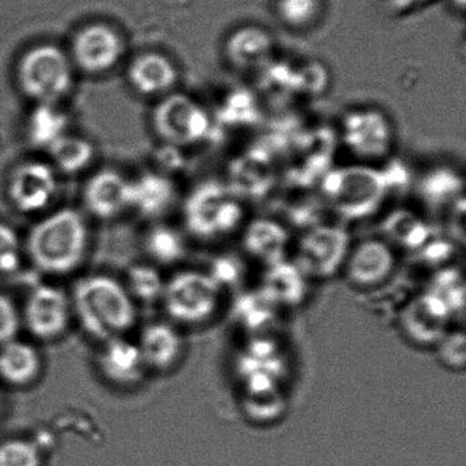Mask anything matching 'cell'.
Returning a JSON list of instances; mask_svg holds the SVG:
<instances>
[{
  "label": "cell",
  "mask_w": 466,
  "mask_h": 466,
  "mask_svg": "<svg viewBox=\"0 0 466 466\" xmlns=\"http://www.w3.org/2000/svg\"><path fill=\"white\" fill-rule=\"evenodd\" d=\"M70 301L84 331L103 343L124 337L137 319L135 299L127 286L108 275H89L78 280Z\"/></svg>",
  "instance_id": "obj_1"
},
{
  "label": "cell",
  "mask_w": 466,
  "mask_h": 466,
  "mask_svg": "<svg viewBox=\"0 0 466 466\" xmlns=\"http://www.w3.org/2000/svg\"><path fill=\"white\" fill-rule=\"evenodd\" d=\"M89 231L80 212L59 209L37 222L26 238V255L40 271L66 275L80 267L88 249Z\"/></svg>",
  "instance_id": "obj_2"
},
{
  "label": "cell",
  "mask_w": 466,
  "mask_h": 466,
  "mask_svg": "<svg viewBox=\"0 0 466 466\" xmlns=\"http://www.w3.org/2000/svg\"><path fill=\"white\" fill-rule=\"evenodd\" d=\"M390 193L386 173L357 165L327 171L321 195L329 208L346 220H360L378 211Z\"/></svg>",
  "instance_id": "obj_3"
},
{
  "label": "cell",
  "mask_w": 466,
  "mask_h": 466,
  "mask_svg": "<svg viewBox=\"0 0 466 466\" xmlns=\"http://www.w3.org/2000/svg\"><path fill=\"white\" fill-rule=\"evenodd\" d=\"M17 80L21 91L29 99L58 105L72 91L75 65L58 46L43 43L21 56Z\"/></svg>",
  "instance_id": "obj_4"
},
{
  "label": "cell",
  "mask_w": 466,
  "mask_h": 466,
  "mask_svg": "<svg viewBox=\"0 0 466 466\" xmlns=\"http://www.w3.org/2000/svg\"><path fill=\"white\" fill-rule=\"evenodd\" d=\"M185 223L201 238L225 236L238 228L244 209L226 185L208 181L198 185L185 201Z\"/></svg>",
  "instance_id": "obj_5"
},
{
  "label": "cell",
  "mask_w": 466,
  "mask_h": 466,
  "mask_svg": "<svg viewBox=\"0 0 466 466\" xmlns=\"http://www.w3.org/2000/svg\"><path fill=\"white\" fill-rule=\"evenodd\" d=\"M152 125L163 141L176 147L203 143L212 129L208 111L184 94L163 96L152 113Z\"/></svg>",
  "instance_id": "obj_6"
},
{
  "label": "cell",
  "mask_w": 466,
  "mask_h": 466,
  "mask_svg": "<svg viewBox=\"0 0 466 466\" xmlns=\"http://www.w3.org/2000/svg\"><path fill=\"white\" fill-rule=\"evenodd\" d=\"M222 289L207 272L182 271L165 283L166 312L181 323H201L214 315Z\"/></svg>",
  "instance_id": "obj_7"
},
{
  "label": "cell",
  "mask_w": 466,
  "mask_h": 466,
  "mask_svg": "<svg viewBox=\"0 0 466 466\" xmlns=\"http://www.w3.org/2000/svg\"><path fill=\"white\" fill-rule=\"evenodd\" d=\"M349 234L334 225L313 226L304 230L297 244L296 266L307 278L326 279L337 274L349 253Z\"/></svg>",
  "instance_id": "obj_8"
},
{
  "label": "cell",
  "mask_w": 466,
  "mask_h": 466,
  "mask_svg": "<svg viewBox=\"0 0 466 466\" xmlns=\"http://www.w3.org/2000/svg\"><path fill=\"white\" fill-rule=\"evenodd\" d=\"M342 141L346 148L364 160L386 157L394 143L389 116L373 107L349 111L342 119Z\"/></svg>",
  "instance_id": "obj_9"
},
{
  "label": "cell",
  "mask_w": 466,
  "mask_h": 466,
  "mask_svg": "<svg viewBox=\"0 0 466 466\" xmlns=\"http://www.w3.org/2000/svg\"><path fill=\"white\" fill-rule=\"evenodd\" d=\"M58 187V174L53 165L29 160L15 168L9 178L7 193L17 211L37 214L53 203Z\"/></svg>",
  "instance_id": "obj_10"
},
{
  "label": "cell",
  "mask_w": 466,
  "mask_h": 466,
  "mask_svg": "<svg viewBox=\"0 0 466 466\" xmlns=\"http://www.w3.org/2000/svg\"><path fill=\"white\" fill-rule=\"evenodd\" d=\"M72 313L70 297L62 289L39 285L26 299L24 323L37 339L54 340L66 332Z\"/></svg>",
  "instance_id": "obj_11"
},
{
  "label": "cell",
  "mask_w": 466,
  "mask_h": 466,
  "mask_svg": "<svg viewBox=\"0 0 466 466\" xmlns=\"http://www.w3.org/2000/svg\"><path fill=\"white\" fill-rule=\"evenodd\" d=\"M124 53V39L116 29L106 24H92L76 35L70 58L84 72L103 75L119 64Z\"/></svg>",
  "instance_id": "obj_12"
},
{
  "label": "cell",
  "mask_w": 466,
  "mask_h": 466,
  "mask_svg": "<svg viewBox=\"0 0 466 466\" xmlns=\"http://www.w3.org/2000/svg\"><path fill=\"white\" fill-rule=\"evenodd\" d=\"M454 318L450 308L432 291L414 297L400 312V327L417 345H436L449 332Z\"/></svg>",
  "instance_id": "obj_13"
},
{
  "label": "cell",
  "mask_w": 466,
  "mask_h": 466,
  "mask_svg": "<svg viewBox=\"0 0 466 466\" xmlns=\"http://www.w3.org/2000/svg\"><path fill=\"white\" fill-rule=\"evenodd\" d=\"M394 250L386 239L370 238L349 250L346 258V278L357 288L381 285L395 268Z\"/></svg>",
  "instance_id": "obj_14"
},
{
  "label": "cell",
  "mask_w": 466,
  "mask_h": 466,
  "mask_svg": "<svg viewBox=\"0 0 466 466\" xmlns=\"http://www.w3.org/2000/svg\"><path fill=\"white\" fill-rule=\"evenodd\" d=\"M274 51V36L267 29L245 25L228 35L223 53L234 69L250 72L268 65Z\"/></svg>",
  "instance_id": "obj_15"
},
{
  "label": "cell",
  "mask_w": 466,
  "mask_h": 466,
  "mask_svg": "<svg viewBox=\"0 0 466 466\" xmlns=\"http://www.w3.org/2000/svg\"><path fill=\"white\" fill-rule=\"evenodd\" d=\"M86 208L99 219H114L130 207V181L116 170H102L86 182Z\"/></svg>",
  "instance_id": "obj_16"
},
{
  "label": "cell",
  "mask_w": 466,
  "mask_h": 466,
  "mask_svg": "<svg viewBox=\"0 0 466 466\" xmlns=\"http://www.w3.org/2000/svg\"><path fill=\"white\" fill-rule=\"evenodd\" d=\"M127 78L137 94L163 97L171 94L178 83L179 73L176 64L165 54L143 53L133 59Z\"/></svg>",
  "instance_id": "obj_17"
},
{
  "label": "cell",
  "mask_w": 466,
  "mask_h": 466,
  "mask_svg": "<svg viewBox=\"0 0 466 466\" xmlns=\"http://www.w3.org/2000/svg\"><path fill=\"white\" fill-rule=\"evenodd\" d=\"M100 373L116 386H135L143 380L147 368L137 343L124 337L114 338L103 345L97 357Z\"/></svg>",
  "instance_id": "obj_18"
},
{
  "label": "cell",
  "mask_w": 466,
  "mask_h": 466,
  "mask_svg": "<svg viewBox=\"0 0 466 466\" xmlns=\"http://www.w3.org/2000/svg\"><path fill=\"white\" fill-rule=\"evenodd\" d=\"M242 244L250 258L264 266H274L286 260L289 233L277 220L260 218L248 225Z\"/></svg>",
  "instance_id": "obj_19"
},
{
  "label": "cell",
  "mask_w": 466,
  "mask_h": 466,
  "mask_svg": "<svg viewBox=\"0 0 466 466\" xmlns=\"http://www.w3.org/2000/svg\"><path fill=\"white\" fill-rule=\"evenodd\" d=\"M274 182L272 163L261 154H249L234 162L230 182L226 187L238 198H260L269 192Z\"/></svg>",
  "instance_id": "obj_20"
},
{
  "label": "cell",
  "mask_w": 466,
  "mask_h": 466,
  "mask_svg": "<svg viewBox=\"0 0 466 466\" xmlns=\"http://www.w3.org/2000/svg\"><path fill=\"white\" fill-rule=\"evenodd\" d=\"M137 346L147 368L167 370L181 356L182 338L168 324L152 323L144 327Z\"/></svg>",
  "instance_id": "obj_21"
},
{
  "label": "cell",
  "mask_w": 466,
  "mask_h": 466,
  "mask_svg": "<svg viewBox=\"0 0 466 466\" xmlns=\"http://www.w3.org/2000/svg\"><path fill=\"white\" fill-rule=\"evenodd\" d=\"M42 359L31 343L13 339L0 346V379L10 386L25 387L39 378Z\"/></svg>",
  "instance_id": "obj_22"
},
{
  "label": "cell",
  "mask_w": 466,
  "mask_h": 466,
  "mask_svg": "<svg viewBox=\"0 0 466 466\" xmlns=\"http://www.w3.org/2000/svg\"><path fill=\"white\" fill-rule=\"evenodd\" d=\"M176 192L170 179L162 174L146 173L130 181V207L146 218L165 214L173 204Z\"/></svg>",
  "instance_id": "obj_23"
},
{
  "label": "cell",
  "mask_w": 466,
  "mask_h": 466,
  "mask_svg": "<svg viewBox=\"0 0 466 466\" xmlns=\"http://www.w3.org/2000/svg\"><path fill=\"white\" fill-rule=\"evenodd\" d=\"M260 291L277 307H294L307 293V277L296 263L283 260L267 267Z\"/></svg>",
  "instance_id": "obj_24"
},
{
  "label": "cell",
  "mask_w": 466,
  "mask_h": 466,
  "mask_svg": "<svg viewBox=\"0 0 466 466\" xmlns=\"http://www.w3.org/2000/svg\"><path fill=\"white\" fill-rule=\"evenodd\" d=\"M380 228L387 242L413 253L433 236L432 228L409 209H397L387 215Z\"/></svg>",
  "instance_id": "obj_25"
},
{
  "label": "cell",
  "mask_w": 466,
  "mask_h": 466,
  "mask_svg": "<svg viewBox=\"0 0 466 466\" xmlns=\"http://www.w3.org/2000/svg\"><path fill=\"white\" fill-rule=\"evenodd\" d=\"M69 118L53 103H37L26 122L29 143L37 148L50 149L56 141L67 135Z\"/></svg>",
  "instance_id": "obj_26"
},
{
  "label": "cell",
  "mask_w": 466,
  "mask_h": 466,
  "mask_svg": "<svg viewBox=\"0 0 466 466\" xmlns=\"http://www.w3.org/2000/svg\"><path fill=\"white\" fill-rule=\"evenodd\" d=\"M420 196L422 201L432 209L452 207L463 198V181L457 173L449 168H436L420 182Z\"/></svg>",
  "instance_id": "obj_27"
},
{
  "label": "cell",
  "mask_w": 466,
  "mask_h": 466,
  "mask_svg": "<svg viewBox=\"0 0 466 466\" xmlns=\"http://www.w3.org/2000/svg\"><path fill=\"white\" fill-rule=\"evenodd\" d=\"M54 168L65 174H78L91 166L95 157V148L86 138L67 133L56 141L50 149Z\"/></svg>",
  "instance_id": "obj_28"
},
{
  "label": "cell",
  "mask_w": 466,
  "mask_h": 466,
  "mask_svg": "<svg viewBox=\"0 0 466 466\" xmlns=\"http://www.w3.org/2000/svg\"><path fill=\"white\" fill-rule=\"evenodd\" d=\"M275 12L283 25L294 31H305L320 20L324 0H277Z\"/></svg>",
  "instance_id": "obj_29"
},
{
  "label": "cell",
  "mask_w": 466,
  "mask_h": 466,
  "mask_svg": "<svg viewBox=\"0 0 466 466\" xmlns=\"http://www.w3.org/2000/svg\"><path fill=\"white\" fill-rule=\"evenodd\" d=\"M146 249L157 263L173 264L184 258L185 241L176 228L157 226L147 234Z\"/></svg>",
  "instance_id": "obj_30"
},
{
  "label": "cell",
  "mask_w": 466,
  "mask_h": 466,
  "mask_svg": "<svg viewBox=\"0 0 466 466\" xmlns=\"http://www.w3.org/2000/svg\"><path fill=\"white\" fill-rule=\"evenodd\" d=\"M277 305L260 290L245 294L236 304V319L250 331L266 329L275 319Z\"/></svg>",
  "instance_id": "obj_31"
},
{
  "label": "cell",
  "mask_w": 466,
  "mask_h": 466,
  "mask_svg": "<svg viewBox=\"0 0 466 466\" xmlns=\"http://www.w3.org/2000/svg\"><path fill=\"white\" fill-rule=\"evenodd\" d=\"M165 283L157 268L148 264H138L129 269L127 289L133 299L151 304L162 299Z\"/></svg>",
  "instance_id": "obj_32"
},
{
  "label": "cell",
  "mask_w": 466,
  "mask_h": 466,
  "mask_svg": "<svg viewBox=\"0 0 466 466\" xmlns=\"http://www.w3.org/2000/svg\"><path fill=\"white\" fill-rule=\"evenodd\" d=\"M430 291L443 299L452 316L463 315L465 309V282L462 272L457 268H443L435 274Z\"/></svg>",
  "instance_id": "obj_33"
},
{
  "label": "cell",
  "mask_w": 466,
  "mask_h": 466,
  "mask_svg": "<svg viewBox=\"0 0 466 466\" xmlns=\"http://www.w3.org/2000/svg\"><path fill=\"white\" fill-rule=\"evenodd\" d=\"M39 447L26 439H9L0 443V466H42Z\"/></svg>",
  "instance_id": "obj_34"
},
{
  "label": "cell",
  "mask_w": 466,
  "mask_h": 466,
  "mask_svg": "<svg viewBox=\"0 0 466 466\" xmlns=\"http://www.w3.org/2000/svg\"><path fill=\"white\" fill-rule=\"evenodd\" d=\"M23 258L20 237L12 226L0 222V274L9 275L17 271Z\"/></svg>",
  "instance_id": "obj_35"
},
{
  "label": "cell",
  "mask_w": 466,
  "mask_h": 466,
  "mask_svg": "<svg viewBox=\"0 0 466 466\" xmlns=\"http://www.w3.org/2000/svg\"><path fill=\"white\" fill-rule=\"evenodd\" d=\"M439 357L446 367L463 370L466 364V338L463 331L446 332L438 343Z\"/></svg>",
  "instance_id": "obj_36"
},
{
  "label": "cell",
  "mask_w": 466,
  "mask_h": 466,
  "mask_svg": "<svg viewBox=\"0 0 466 466\" xmlns=\"http://www.w3.org/2000/svg\"><path fill=\"white\" fill-rule=\"evenodd\" d=\"M21 327V316L15 302L0 294V346L17 339Z\"/></svg>",
  "instance_id": "obj_37"
},
{
  "label": "cell",
  "mask_w": 466,
  "mask_h": 466,
  "mask_svg": "<svg viewBox=\"0 0 466 466\" xmlns=\"http://www.w3.org/2000/svg\"><path fill=\"white\" fill-rule=\"evenodd\" d=\"M414 253L419 255L422 263L431 264V266H441V264H446V261L454 253V244L449 239L433 238L432 236Z\"/></svg>",
  "instance_id": "obj_38"
},
{
  "label": "cell",
  "mask_w": 466,
  "mask_h": 466,
  "mask_svg": "<svg viewBox=\"0 0 466 466\" xmlns=\"http://www.w3.org/2000/svg\"><path fill=\"white\" fill-rule=\"evenodd\" d=\"M208 274L220 289L225 286H236L241 278V267L234 258H222L215 261Z\"/></svg>",
  "instance_id": "obj_39"
},
{
  "label": "cell",
  "mask_w": 466,
  "mask_h": 466,
  "mask_svg": "<svg viewBox=\"0 0 466 466\" xmlns=\"http://www.w3.org/2000/svg\"><path fill=\"white\" fill-rule=\"evenodd\" d=\"M449 2L458 12H463V9H465L466 0H449Z\"/></svg>",
  "instance_id": "obj_40"
}]
</instances>
